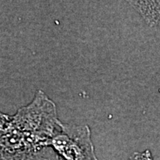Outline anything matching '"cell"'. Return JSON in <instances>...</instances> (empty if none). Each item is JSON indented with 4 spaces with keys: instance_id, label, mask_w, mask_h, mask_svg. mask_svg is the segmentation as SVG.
Listing matches in <instances>:
<instances>
[{
    "instance_id": "6da1fadb",
    "label": "cell",
    "mask_w": 160,
    "mask_h": 160,
    "mask_svg": "<svg viewBox=\"0 0 160 160\" xmlns=\"http://www.w3.org/2000/svg\"><path fill=\"white\" fill-rule=\"evenodd\" d=\"M62 124L55 103L39 90L28 105L10 117L6 128L21 136L30 148L39 150L47 147L48 142L60 129Z\"/></svg>"
},
{
    "instance_id": "7a4b0ae2",
    "label": "cell",
    "mask_w": 160,
    "mask_h": 160,
    "mask_svg": "<svg viewBox=\"0 0 160 160\" xmlns=\"http://www.w3.org/2000/svg\"><path fill=\"white\" fill-rule=\"evenodd\" d=\"M59 160H98L88 125L62 124L48 142Z\"/></svg>"
},
{
    "instance_id": "3957f363",
    "label": "cell",
    "mask_w": 160,
    "mask_h": 160,
    "mask_svg": "<svg viewBox=\"0 0 160 160\" xmlns=\"http://www.w3.org/2000/svg\"><path fill=\"white\" fill-rule=\"evenodd\" d=\"M130 3L148 25H160V1H131Z\"/></svg>"
},
{
    "instance_id": "277c9868",
    "label": "cell",
    "mask_w": 160,
    "mask_h": 160,
    "mask_svg": "<svg viewBox=\"0 0 160 160\" xmlns=\"http://www.w3.org/2000/svg\"><path fill=\"white\" fill-rule=\"evenodd\" d=\"M0 160H59L53 150L48 147L31 151L0 155Z\"/></svg>"
},
{
    "instance_id": "5b68a950",
    "label": "cell",
    "mask_w": 160,
    "mask_h": 160,
    "mask_svg": "<svg viewBox=\"0 0 160 160\" xmlns=\"http://www.w3.org/2000/svg\"><path fill=\"white\" fill-rule=\"evenodd\" d=\"M128 160H153L151 152L149 150H145L141 152H134L129 157Z\"/></svg>"
},
{
    "instance_id": "8992f818",
    "label": "cell",
    "mask_w": 160,
    "mask_h": 160,
    "mask_svg": "<svg viewBox=\"0 0 160 160\" xmlns=\"http://www.w3.org/2000/svg\"><path fill=\"white\" fill-rule=\"evenodd\" d=\"M3 114H4V113H2V112L0 111V117H2V116Z\"/></svg>"
}]
</instances>
